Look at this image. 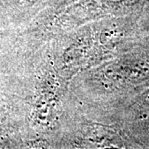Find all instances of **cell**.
Returning a JSON list of instances; mask_svg holds the SVG:
<instances>
[{
	"label": "cell",
	"instance_id": "obj_1",
	"mask_svg": "<svg viewBox=\"0 0 149 149\" xmlns=\"http://www.w3.org/2000/svg\"><path fill=\"white\" fill-rule=\"evenodd\" d=\"M148 28H149V25H148Z\"/></svg>",
	"mask_w": 149,
	"mask_h": 149
}]
</instances>
